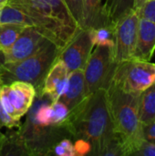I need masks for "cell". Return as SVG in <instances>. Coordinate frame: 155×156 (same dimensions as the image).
<instances>
[{
    "mask_svg": "<svg viewBox=\"0 0 155 156\" xmlns=\"http://www.w3.org/2000/svg\"><path fill=\"white\" fill-rule=\"evenodd\" d=\"M65 128L72 138L85 139L91 145L90 155L123 156L121 139L114 131L106 90L86 97L69 112Z\"/></svg>",
    "mask_w": 155,
    "mask_h": 156,
    "instance_id": "cell-1",
    "label": "cell"
},
{
    "mask_svg": "<svg viewBox=\"0 0 155 156\" xmlns=\"http://www.w3.org/2000/svg\"><path fill=\"white\" fill-rule=\"evenodd\" d=\"M7 4L27 15L60 48L79 30L63 0H8Z\"/></svg>",
    "mask_w": 155,
    "mask_h": 156,
    "instance_id": "cell-2",
    "label": "cell"
},
{
    "mask_svg": "<svg viewBox=\"0 0 155 156\" xmlns=\"http://www.w3.org/2000/svg\"><path fill=\"white\" fill-rule=\"evenodd\" d=\"M106 92L114 131L122 141L123 154L132 155L143 140L141 137L142 123L139 115L140 94L124 91L111 84Z\"/></svg>",
    "mask_w": 155,
    "mask_h": 156,
    "instance_id": "cell-3",
    "label": "cell"
},
{
    "mask_svg": "<svg viewBox=\"0 0 155 156\" xmlns=\"http://www.w3.org/2000/svg\"><path fill=\"white\" fill-rule=\"evenodd\" d=\"M60 48L50 41L34 55L19 61L1 62L0 79L2 84H9L16 80L32 84L37 97H40L45 78L58 58Z\"/></svg>",
    "mask_w": 155,
    "mask_h": 156,
    "instance_id": "cell-4",
    "label": "cell"
},
{
    "mask_svg": "<svg viewBox=\"0 0 155 156\" xmlns=\"http://www.w3.org/2000/svg\"><path fill=\"white\" fill-rule=\"evenodd\" d=\"M154 82V63L130 58L117 64L111 84L124 91L141 94Z\"/></svg>",
    "mask_w": 155,
    "mask_h": 156,
    "instance_id": "cell-5",
    "label": "cell"
},
{
    "mask_svg": "<svg viewBox=\"0 0 155 156\" xmlns=\"http://www.w3.org/2000/svg\"><path fill=\"white\" fill-rule=\"evenodd\" d=\"M116 66L112 48L96 46L83 69L86 97L99 90H107L110 87Z\"/></svg>",
    "mask_w": 155,
    "mask_h": 156,
    "instance_id": "cell-6",
    "label": "cell"
},
{
    "mask_svg": "<svg viewBox=\"0 0 155 156\" xmlns=\"http://www.w3.org/2000/svg\"><path fill=\"white\" fill-rule=\"evenodd\" d=\"M37 97L35 87L25 81L16 80L2 84L0 99L5 112L16 120H20L33 106Z\"/></svg>",
    "mask_w": 155,
    "mask_h": 156,
    "instance_id": "cell-7",
    "label": "cell"
},
{
    "mask_svg": "<svg viewBox=\"0 0 155 156\" xmlns=\"http://www.w3.org/2000/svg\"><path fill=\"white\" fill-rule=\"evenodd\" d=\"M139 20L140 17L134 10L115 24L112 56L117 64L132 58L136 46Z\"/></svg>",
    "mask_w": 155,
    "mask_h": 156,
    "instance_id": "cell-8",
    "label": "cell"
},
{
    "mask_svg": "<svg viewBox=\"0 0 155 156\" xmlns=\"http://www.w3.org/2000/svg\"><path fill=\"white\" fill-rule=\"evenodd\" d=\"M50 41L49 37L39 27L26 26L8 48L0 51L3 57L2 62H14L26 58Z\"/></svg>",
    "mask_w": 155,
    "mask_h": 156,
    "instance_id": "cell-9",
    "label": "cell"
},
{
    "mask_svg": "<svg viewBox=\"0 0 155 156\" xmlns=\"http://www.w3.org/2000/svg\"><path fill=\"white\" fill-rule=\"evenodd\" d=\"M89 29H79L75 36L59 50L58 58L62 60L69 72L83 70L93 49Z\"/></svg>",
    "mask_w": 155,
    "mask_h": 156,
    "instance_id": "cell-10",
    "label": "cell"
},
{
    "mask_svg": "<svg viewBox=\"0 0 155 156\" xmlns=\"http://www.w3.org/2000/svg\"><path fill=\"white\" fill-rule=\"evenodd\" d=\"M69 76V70L66 64L57 58L45 78L41 95L38 98L45 97L51 102L58 101L66 89Z\"/></svg>",
    "mask_w": 155,
    "mask_h": 156,
    "instance_id": "cell-11",
    "label": "cell"
},
{
    "mask_svg": "<svg viewBox=\"0 0 155 156\" xmlns=\"http://www.w3.org/2000/svg\"><path fill=\"white\" fill-rule=\"evenodd\" d=\"M155 50V24L140 18L132 58L150 61Z\"/></svg>",
    "mask_w": 155,
    "mask_h": 156,
    "instance_id": "cell-12",
    "label": "cell"
},
{
    "mask_svg": "<svg viewBox=\"0 0 155 156\" xmlns=\"http://www.w3.org/2000/svg\"><path fill=\"white\" fill-rule=\"evenodd\" d=\"M85 94V81L83 70H75L69 72L66 89L59 100L70 111L76 108L84 99Z\"/></svg>",
    "mask_w": 155,
    "mask_h": 156,
    "instance_id": "cell-13",
    "label": "cell"
},
{
    "mask_svg": "<svg viewBox=\"0 0 155 156\" xmlns=\"http://www.w3.org/2000/svg\"><path fill=\"white\" fill-rule=\"evenodd\" d=\"M143 2V0H105L103 15L107 25L115 26L121 18L134 11Z\"/></svg>",
    "mask_w": 155,
    "mask_h": 156,
    "instance_id": "cell-14",
    "label": "cell"
},
{
    "mask_svg": "<svg viewBox=\"0 0 155 156\" xmlns=\"http://www.w3.org/2000/svg\"><path fill=\"white\" fill-rule=\"evenodd\" d=\"M107 26L103 15L102 0H84L82 29H90Z\"/></svg>",
    "mask_w": 155,
    "mask_h": 156,
    "instance_id": "cell-15",
    "label": "cell"
},
{
    "mask_svg": "<svg viewBox=\"0 0 155 156\" xmlns=\"http://www.w3.org/2000/svg\"><path fill=\"white\" fill-rule=\"evenodd\" d=\"M0 155H31L19 131L2 135Z\"/></svg>",
    "mask_w": 155,
    "mask_h": 156,
    "instance_id": "cell-16",
    "label": "cell"
},
{
    "mask_svg": "<svg viewBox=\"0 0 155 156\" xmlns=\"http://www.w3.org/2000/svg\"><path fill=\"white\" fill-rule=\"evenodd\" d=\"M139 115L142 124L155 119V82L140 94Z\"/></svg>",
    "mask_w": 155,
    "mask_h": 156,
    "instance_id": "cell-17",
    "label": "cell"
},
{
    "mask_svg": "<svg viewBox=\"0 0 155 156\" xmlns=\"http://www.w3.org/2000/svg\"><path fill=\"white\" fill-rule=\"evenodd\" d=\"M0 23L35 26L32 19L18 8L6 4L0 7Z\"/></svg>",
    "mask_w": 155,
    "mask_h": 156,
    "instance_id": "cell-18",
    "label": "cell"
},
{
    "mask_svg": "<svg viewBox=\"0 0 155 156\" xmlns=\"http://www.w3.org/2000/svg\"><path fill=\"white\" fill-rule=\"evenodd\" d=\"M26 26L0 23V51L8 48Z\"/></svg>",
    "mask_w": 155,
    "mask_h": 156,
    "instance_id": "cell-19",
    "label": "cell"
},
{
    "mask_svg": "<svg viewBox=\"0 0 155 156\" xmlns=\"http://www.w3.org/2000/svg\"><path fill=\"white\" fill-rule=\"evenodd\" d=\"M90 34L94 47L108 46L113 48L114 45V26L107 25L95 28H90Z\"/></svg>",
    "mask_w": 155,
    "mask_h": 156,
    "instance_id": "cell-20",
    "label": "cell"
},
{
    "mask_svg": "<svg viewBox=\"0 0 155 156\" xmlns=\"http://www.w3.org/2000/svg\"><path fill=\"white\" fill-rule=\"evenodd\" d=\"M63 2L76 26L79 29H82L84 0H63Z\"/></svg>",
    "mask_w": 155,
    "mask_h": 156,
    "instance_id": "cell-21",
    "label": "cell"
},
{
    "mask_svg": "<svg viewBox=\"0 0 155 156\" xmlns=\"http://www.w3.org/2000/svg\"><path fill=\"white\" fill-rule=\"evenodd\" d=\"M48 155L75 156L74 144L70 139L62 138L51 147Z\"/></svg>",
    "mask_w": 155,
    "mask_h": 156,
    "instance_id": "cell-22",
    "label": "cell"
},
{
    "mask_svg": "<svg viewBox=\"0 0 155 156\" xmlns=\"http://www.w3.org/2000/svg\"><path fill=\"white\" fill-rule=\"evenodd\" d=\"M140 18L146 19L155 24V0H145L136 9Z\"/></svg>",
    "mask_w": 155,
    "mask_h": 156,
    "instance_id": "cell-23",
    "label": "cell"
},
{
    "mask_svg": "<svg viewBox=\"0 0 155 156\" xmlns=\"http://www.w3.org/2000/svg\"><path fill=\"white\" fill-rule=\"evenodd\" d=\"M1 85L2 84H0V88H1ZM19 125H20V120H16L5 112L2 105L1 99H0V129L2 127L12 129L13 127H18Z\"/></svg>",
    "mask_w": 155,
    "mask_h": 156,
    "instance_id": "cell-24",
    "label": "cell"
},
{
    "mask_svg": "<svg viewBox=\"0 0 155 156\" xmlns=\"http://www.w3.org/2000/svg\"><path fill=\"white\" fill-rule=\"evenodd\" d=\"M132 155L155 156V144L143 140L137 146V148L134 150Z\"/></svg>",
    "mask_w": 155,
    "mask_h": 156,
    "instance_id": "cell-25",
    "label": "cell"
},
{
    "mask_svg": "<svg viewBox=\"0 0 155 156\" xmlns=\"http://www.w3.org/2000/svg\"><path fill=\"white\" fill-rule=\"evenodd\" d=\"M141 137L147 142L155 144V119L147 123L142 124Z\"/></svg>",
    "mask_w": 155,
    "mask_h": 156,
    "instance_id": "cell-26",
    "label": "cell"
},
{
    "mask_svg": "<svg viewBox=\"0 0 155 156\" xmlns=\"http://www.w3.org/2000/svg\"><path fill=\"white\" fill-rule=\"evenodd\" d=\"M74 144V152L75 156H85L90 155L91 152L90 144L85 139H76Z\"/></svg>",
    "mask_w": 155,
    "mask_h": 156,
    "instance_id": "cell-27",
    "label": "cell"
},
{
    "mask_svg": "<svg viewBox=\"0 0 155 156\" xmlns=\"http://www.w3.org/2000/svg\"><path fill=\"white\" fill-rule=\"evenodd\" d=\"M7 2H8V0H0V7L5 5L7 4Z\"/></svg>",
    "mask_w": 155,
    "mask_h": 156,
    "instance_id": "cell-28",
    "label": "cell"
},
{
    "mask_svg": "<svg viewBox=\"0 0 155 156\" xmlns=\"http://www.w3.org/2000/svg\"><path fill=\"white\" fill-rule=\"evenodd\" d=\"M2 135H3V133H2L0 132V139H1V137H2Z\"/></svg>",
    "mask_w": 155,
    "mask_h": 156,
    "instance_id": "cell-29",
    "label": "cell"
},
{
    "mask_svg": "<svg viewBox=\"0 0 155 156\" xmlns=\"http://www.w3.org/2000/svg\"><path fill=\"white\" fill-rule=\"evenodd\" d=\"M0 84H2V81H1V79H0Z\"/></svg>",
    "mask_w": 155,
    "mask_h": 156,
    "instance_id": "cell-30",
    "label": "cell"
},
{
    "mask_svg": "<svg viewBox=\"0 0 155 156\" xmlns=\"http://www.w3.org/2000/svg\"><path fill=\"white\" fill-rule=\"evenodd\" d=\"M143 1H145V0H143Z\"/></svg>",
    "mask_w": 155,
    "mask_h": 156,
    "instance_id": "cell-31",
    "label": "cell"
}]
</instances>
